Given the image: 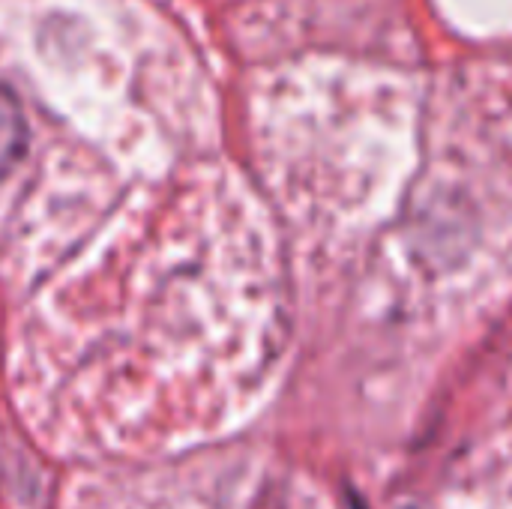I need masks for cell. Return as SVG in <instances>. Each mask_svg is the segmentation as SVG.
I'll use <instances>...</instances> for the list:
<instances>
[{
    "mask_svg": "<svg viewBox=\"0 0 512 509\" xmlns=\"http://www.w3.org/2000/svg\"><path fill=\"white\" fill-rule=\"evenodd\" d=\"M27 153V120L18 96L0 84V180L9 177Z\"/></svg>",
    "mask_w": 512,
    "mask_h": 509,
    "instance_id": "cell-1",
    "label": "cell"
}]
</instances>
